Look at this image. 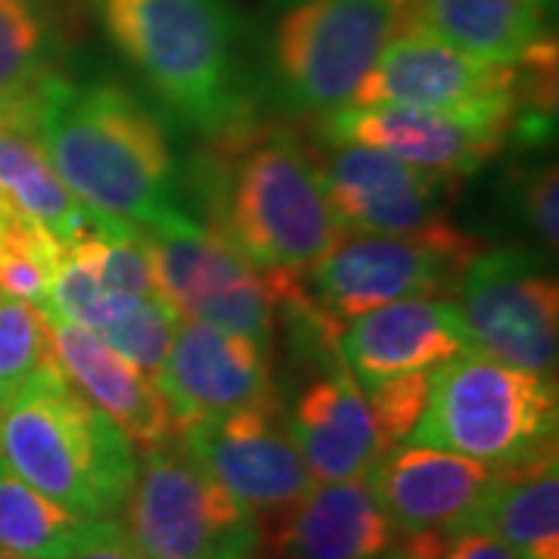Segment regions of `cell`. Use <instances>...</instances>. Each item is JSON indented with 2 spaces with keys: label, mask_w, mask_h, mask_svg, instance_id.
<instances>
[{
  "label": "cell",
  "mask_w": 559,
  "mask_h": 559,
  "mask_svg": "<svg viewBox=\"0 0 559 559\" xmlns=\"http://www.w3.org/2000/svg\"><path fill=\"white\" fill-rule=\"evenodd\" d=\"M218 134L221 146L202 162L205 227L264 277L305 280L342 237L318 156L249 119Z\"/></svg>",
  "instance_id": "obj_1"
},
{
  "label": "cell",
  "mask_w": 559,
  "mask_h": 559,
  "mask_svg": "<svg viewBox=\"0 0 559 559\" xmlns=\"http://www.w3.org/2000/svg\"><path fill=\"white\" fill-rule=\"evenodd\" d=\"M35 134L84 212L146 230L178 209L165 128L119 84L50 75L38 87Z\"/></svg>",
  "instance_id": "obj_2"
},
{
  "label": "cell",
  "mask_w": 559,
  "mask_h": 559,
  "mask_svg": "<svg viewBox=\"0 0 559 559\" xmlns=\"http://www.w3.org/2000/svg\"><path fill=\"white\" fill-rule=\"evenodd\" d=\"M0 463L62 507L116 520L138 479V448L50 360L3 401Z\"/></svg>",
  "instance_id": "obj_3"
},
{
  "label": "cell",
  "mask_w": 559,
  "mask_h": 559,
  "mask_svg": "<svg viewBox=\"0 0 559 559\" xmlns=\"http://www.w3.org/2000/svg\"><path fill=\"white\" fill-rule=\"evenodd\" d=\"M106 38L168 112L218 134L249 119L240 20L227 0H91Z\"/></svg>",
  "instance_id": "obj_4"
},
{
  "label": "cell",
  "mask_w": 559,
  "mask_h": 559,
  "mask_svg": "<svg viewBox=\"0 0 559 559\" xmlns=\"http://www.w3.org/2000/svg\"><path fill=\"white\" fill-rule=\"evenodd\" d=\"M407 441L495 469L522 466L557 448V382L469 348L432 370Z\"/></svg>",
  "instance_id": "obj_5"
},
{
  "label": "cell",
  "mask_w": 559,
  "mask_h": 559,
  "mask_svg": "<svg viewBox=\"0 0 559 559\" xmlns=\"http://www.w3.org/2000/svg\"><path fill=\"white\" fill-rule=\"evenodd\" d=\"M395 38V0H280L267 66L293 112L326 119L358 87Z\"/></svg>",
  "instance_id": "obj_6"
},
{
  "label": "cell",
  "mask_w": 559,
  "mask_h": 559,
  "mask_svg": "<svg viewBox=\"0 0 559 559\" xmlns=\"http://www.w3.org/2000/svg\"><path fill=\"white\" fill-rule=\"evenodd\" d=\"M121 528L143 559H252L261 520L183 448L140 457Z\"/></svg>",
  "instance_id": "obj_7"
},
{
  "label": "cell",
  "mask_w": 559,
  "mask_h": 559,
  "mask_svg": "<svg viewBox=\"0 0 559 559\" xmlns=\"http://www.w3.org/2000/svg\"><path fill=\"white\" fill-rule=\"evenodd\" d=\"M159 299L180 320H197L271 345L277 286L234 252L215 230L175 209L140 230Z\"/></svg>",
  "instance_id": "obj_8"
},
{
  "label": "cell",
  "mask_w": 559,
  "mask_h": 559,
  "mask_svg": "<svg viewBox=\"0 0 559 559\" xmlns=\"http://www.w3.org/2000/svg\"><path fill=\"white\" fill-rule=\"evenodd\" d=\"M522 100V66L476 60L439 40L395 32L348 106H411L510 131Z\"/></svg>",
  "instance_id": "obj_9"
},
{
  "label": "cell",
  "mask_w": 559,
  "mask_h": 559,
  "mask_svg": "<svg viewBox=\"0 0 559 559\" xmlns=\"http://www.w3.org/2000/svg\"><path fill=\"white\" fill-rule=\"evenodd\" d=\"M454 301L476 352L544 377L557 370L559 289L540 255L525 249L476 255Z\"/></svg>",
  "instance_id": "obj_10"
},
{
  "label": "cell",
  "mask_w": 559,
  "mask_h": 559,
  "mask_svg": "<svg viewBox=\"0 0 559 559\" xmlns=\"http://www.w3.org/2000/svg\"><path fill=\"white\" fill-rule=\"evenodd\" d=\"M476 242H432L389 234H342L308 274L318 305L345 320L401 299H441L457 289Z\"/></svg>",
  "instance_id": "obj_11"
},
{
  "label": "cell",
  "mask_w": 559,
  "mask_h": 559,
  "mask_svg": "<svg viewBox=\"0 0 559 559\" xmlns=\"http://www.w3.org/2000/svg\"><path fill=\"white\" fill-rule=\"evenodd\" d=\"M320 162L330 212L342 234H389L432 242H469L444 209L454 178L432 175L360 143H326Z\"/></svg>",
  "instance_id": "obj_12"
},
{
  "label": "cell",
  "mask_w": 559,
  "mask_h": 559,
  "mask_svg": "<svg viewBox=\"0 0 559 559\" xmlns=\"http://www.w3.org/2000/svg\"><path fill=\"white\" fill-rule=\"evenodd\" d=\"M178 439L180 448L255 516L277 513L318 485L277 401L187 423L178 429Z\"/></svg>",
  "instance_id": "obj_13"
},
{
  "label": "cell",
  "mask_w": 559,
  "mask_h": 559,
  "mask_svg": "<svg viewBox=\"0 0 559 559\" xmlns=\"http://www.w3.org/2000/svg\"><path fill=\"white\" fill-rule=\"evenodd\" d=\"M401 535H448L476 525L495 495L500 469L441 448L404 441L364 476Z\"/></svg>",
  "instance_id": "obj_14"
},
{
  "label": "cell",
  "mask_w": 559,
  "mask_h": 559,
  "mask_svg": "<svg viewBox=\"0 0 559 559\" xmlns=\"http://www.w3.org/2000/svg\"><path fill=\"white\" fill-rule=\"evenodd\" d=\"M175 426L277 401L267 345L197 320H180L156 373Z\"/></svg>",
  "instance_id": "obj_15"
},
{
  "label": "cell",
  "mask_w": 559,
  "mask_h": 559,
  "mask_svg": "<svg viewBox=\"0 0 559 559\" xmlns=\"http://www.w3.org/2000/svg\"><path fill=\"white\" fill-rule=\"evenodd\" d=\"M320 138L377 146L414 168L457 180L495 159L507 131L411 106H345L323 119Z\"/></svg>",
  "instance_id": "obj_16"
},
{
  "label": "cell",
  "mask_w": 559,
  "mask_h": 559,
  "mask_svg": "<svg viewBox=\"0 0 559 559\" xmlns=\"http://www.w3.org/2000/svg\"><path fill=\"white\" fill-rule=\"evenodd\" d=\"M469 348L466 320L448 296L380 305L345 320L340 330V355L358 385L404 373H432Z\"/></svg>",
  "instance_id": "obj_17"
},
{
  "label": "cell",
  "mask_w": 559,
  "mask_h": 559,
  "mask_svg": "<svg viewBox=\"0 0 559 559\" xmlns=\"http://www.w3.org/2000/svg\"><path fill=\"white\" fill-rule=\"evenodd\" d=\"M47 323L53 360L81 395L112 419L138 451L168 448L178 426L156 380L121 358L94 330L60 318H47Z\"/></svg>",
  "instance_id": "obj_18"
},
{
  "label": "cell",
  "mask_w": 559,
  "mask_h": 559,
  "mask_svg": "<svg viewBox=\"0 0 559 559\" xmlns=\"http://www.w3.org/2000/svg\"><path fill=\"white\" fill-rule=\"evenodd\" d=\"M286 426L314 481L364 479L389 451L342 355L296 395Z\"/></svg>",
  "instance_id": "obj_19"
},
{
  "label": "cell",
  "mask_w": 559,
  "mask_h": 559,
  "mask_svg": "<svg viewBox=\"0 0 559 559\" xmlns=\"http://www.w3.org/2000/svg\"><path fill=\"white\" fill-rule=\"evenodd\" d=\"M271 516L283 559H380L399 538L367 479L318 481Z\"/></svg>",
  "instance_id": "obj_20"
},
{
  "label": "cell",
  "mask_w": 559,
  "mask_h": 559,
  "mask_svg": "<svg viewBox=\"0 0 559 559\" xmlns=\"http://www.w3.org/2000/svg\"><path fill=\"white\" fill-rule=\"evenodd\" d=\"M540 0H395V32L448 44L476 60L522 66L554 44Z\"/></svg>",
  "instance_id": "obj_21"
},
{
  "label": "cell",
  "mask_w": 559,
  "mask_h": 559,
  "mask_svg": "<svg viewBox=\"0 0 559 559\" xmlns=\"http://www.w3.org/2000/svg\"><path fill=\"white\" fill-rule=\"evenodd\" d=\"M476 525L498 535L516 559H559L557 448L513 469H500L498 488Z\"/></svg>",
  "instance_id": "obj_22"
},
{
  "label": "cell",
  "mask_w": 559,
  "mask_h": 559,
  "mask_svg": "<svg viewBox=\"0 0 559 559\" xmlns=\"http://www.w3.org/2000/svg\"><path fill=\"white\" fill-rule=\"evenodd\" d=\"M119 522L94 520L16 479L0 463V547L32 559H75Z\"/></svg>",
  "instance_id": "obj_23"
},
{
  "label": "cell",
  "mask_w": 559,
  "mask_h": 559,
  "mask_svg": "<svg viewBox=\"0 0 559 559\" xmlns=\"http://www.w3.org/2000/svg\"><path fill=\"white\" fill-rule=\"evenodd\" d=\"M0 200L13 202L66 246L84 230L87 212L62 183L40 146L35 124L0 131Z\"/></svg>",
  "instance_id": "obj_24"
},
{
  "label": "cell",
  "mask_w": 559,
  "mask_h": 559,
  "mask_svg": "<svg viewBox=\"0 0 559 559\" xmlns=\"http://www.w3.org/2000/svg\"><path fill=\"white\" fill-rule=\"evenodd\" d=\"M60 255L62 242L47 227L0 200V293L40 308Z\"/></svg>",
  "instance_id": "obj_25"
},
{
  "label": "cell",
  "mask_w": 559,
  "mask_h": 559,
  "mask_svg": "<svg viewBox=\"0 0 559 559\" xmlns=\"http://www.w3.org/2000/svg\"><path fill=\"white\" fill-rule=\"evenodd\" d=\"M53 50L40 0H0V91H35L57 75Z\"/></svg>",
  "instance_id": "obj_26"
},
{
  "label": "cell",
  "mask_w": 559,
  "mask_h": 559,
  "mask_svg": "<svg viewBox=\"0 0 559 559\" xmlns=\"http://www.w3.org/2000/svg\"><path fill=\"white\" fill-rule=\"evenodd\" d=\"M50 360L47 314L32 301L0 293V399H10Z\"/></svg>",
  "instance_id": "obj_27"
},
{
  "label": "cell",
  "mask_w": 559,
  "mask_h": 559,
  "mask_svg": "<svg viewBox=\"0 0 559 559\" xmlns=\"http://www.w3.org/2000/svg\"><path fill=\"white\" fill-rule=\"evenodd\" d=\"M180 318L156 296L128 308L121 318H116L103 333H97L106 345H112L121 358H128L140 367L146 377L156 380L162 360L168 355V345L175 340Z\"/></svg>",
  "instance_id": "obj_28"
},
{
  "label": "cell",
  "mask_w": 559,
  "mask_h": 559,
  "mask_svg": "<svg viewBox=\"0 0 559 559\" xmlns=\"http://www.w3.org/2000/svg\"><path fill=\"white\" fill-rule=\"evenodd\" d=\"M429 382H432V373H404V377L360 385L385 448H395L414 432L429 399Z\"/></svg>",
  "instance_id": "obj_29"
},
{
  "label": "cell",
  "mask_w": 559,
  "mask_h": 559,
  "mask_svg": "<svg viewBox=\"0 0 559 559\" xmlns=\"http://www.w3.org/2000/svg\"><path fill=\"white\" fill-rule=\"evenodd\" d=\"M559 180L557 165H547L535 171L522 187V215L538 234V240L557 252L559 246Z\"/></svg>",
  "instance_id": "obj_30"
},
{
  "label": "cell",
  "mask_w": 559,
  "mask_h": 559,
  "mask_svg": "<svg viewBox=\"0 0 559 559\" xmlns=\"http://www.w3.org/2000/svg\"><path fill=\"white\" fill-rule=\"evenodd\" d=\"M439 559H516V554L488 528L463 525L457 532L441 535Z\"/></svg>",
  "instance_id": "obj_31"
},
{
  "label": "cell",
  "mask_w": 559,
  "mask_h": 559,
  "mask_svg": "<svg viewBox=\"0 0 559 559\" xmlns=\"http://www.w3.org/2000/svg\"><path fill=\"white\" fill-rule=\"evenodd\" d=\"M38 87L35 91H0V131L13 124H35Z\"/></svg>",
  "instance_id": "obj_32"
},
{
  "label": "cell",
  "mask_w": 559,
  "mask_h": 559,
  "mask_svg": "<svg viewBox=\"0 0 559 559\" xmlns=\"http://www.w3.org/2000/svg\"><path fill=\"white\" fill-rule=\"evenodd\" d=\"M75 559H143L138 554V547L131 544V538L124 535V528H121V522L106 535L100 538L94 547H87L84 554H79Z\"/></svg>",
  "instance_id": "obj_33"
},
{
  "label": "cell",
  "mask_w": 559,
  "mask_h": 559,
  "mask_svg": "<svg viewBox=\"0 0 559 559\" xmlns=\"http://www.w3.org/2000/svg\"><path fill=\"white\" fill-rule=\"evenodd\" d=\"M0 559H32V557H22V554H13V550H3V547H0Z\"/></svg>",
  "instance_id": "obj_34"
},
{
  "label": "cell",
  "mask_w": 559,
  "mask_h": 559,
  "mask_svg": "<svg viewBox=\"0 0 559 559\" xmlns=\"http://www.w3.org/2000/svg\"><path fill=\"white\" fill-rule=\"evenodd\" d=\"M540 3H544L547 10H554V3H557V0H540Z\"/></svg>",
  "instance_id": "obj_35"
},
{
  "label": "cell",
  "mask_w": 559,
  "mask_h": 559,
  "mask_svg": "<svg viewBox=\"0 0 559 559\" xmlns=\"http://www.w3.org/2000/svg\"><path fill=\"white\" fill-rule=\"evenodd\" d=\"M3 401L7 399H0V419H3Z\"/></svg>",
  "instance_id": "obj_36"
}]
</instances>
